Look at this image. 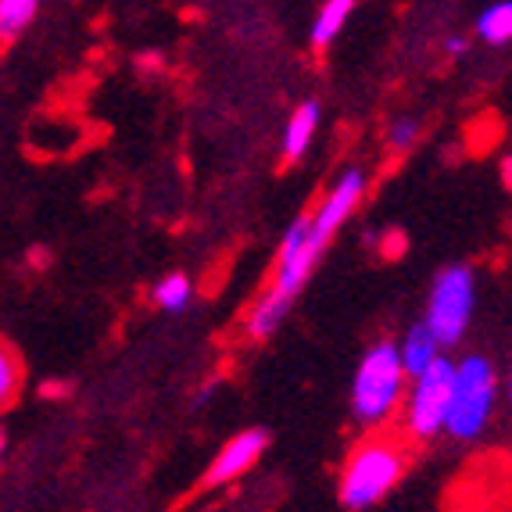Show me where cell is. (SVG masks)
<instances>
[{
	"label": "cell",
	"mask_w": 512,
	"mask_h": 512,
	"mask_svg": "<svg viewBox=\"0 0 512 512\" xmlns=\"http://www.w3.org/2000/svg\"><path fill=\"white\" fill-rule=\"evenodd\" d=\"M405 473V452L391 441H369L348 459L341 480V502L348 509H369L391 491Z\"/></svg>",
	"instance_id": "obj_1"
},
{
	"label": "cell",
	"mask_w": 512,
	"mask_h": 512,
	"mask_svg": "<svg viewBox=\"0 0 512 512\" xmlns=\"http://www.w3.org/2000/svg\"><path fill=\"white\" fill-rule=\"evenodd\" d=\"M495 405V373L487 366V359L470 355L455 366L452 376V398H448V412H444V427L459 441H470L484 430L487 416Z\"/></svg>",
	"instance_id": "obj_2"
},
{
	"label": "cell",
	"mask_w": 512,
	"mask_h": 512,
	"mask_svg": "<svg viewBox=\"0 0 512 512\" xmlns=\"http://www.w3.org/2000/svg\"><path fill=\"white\" fill-rule=\"evenodd\" d=\"M405 384V369L398 359V348L394 344H376L362 359L359 373H355V387H351V405H355V416L376 423L384 419L387 412L398 405Z\"/></svg>",
	"instance_id": "obj_3"
},
{
	"label": "cell",
	"mask_w": 512,
	"mask_h": 512,
	"mask_svg": "<svg viewBox=\"0 0 512 512\" xmlns=\"http://www.w3.org/2000/svg\"><path fill=\"white\" fill-rule=\"evenodd\" d=\"M473 312V273L466 265H452L434 280L430 294L427 330L434 333L437 344H455L466 333Z\"/></svg>",
	"instance_id": "obj_4"
},
{
	"label": "cell",
	"mask_w": 512,
	"mask_h": 512,
	"mask_svg": "<svg viewBox=\"0 0 512 512\" xmlns=\"http://www.w3.org/2000/svg\"><path fill=\"white\" fill-rule=\"evenodd\" d=\"M452 376L455 366L437 355L423 373L416 376V391L409 402V427L416 437H434L444 427V412L452 398Z\"/></svg>",
	"instance_id": "obj_5"
},
{
	"label": "cell",
	"mask_w": 512,
	"mask_h": 512,
	"mask_svg": "<svg viewBox=\"0 0 512 512\" xmlns=\"http://www.w3.org/2000/svg\"><path fill=\"white\" fill-rule=\"evenodd\" d=\"M319 251H323V248L308 240V219L294 222L291 233H287V244H283L280 276H276V287H273V291H280V294H287V298H294V294L301 291L305 276L312 273V265H316Z\"/></svg>",
	"instance_id": "obj_6"
},
{
	"label": "cell",
	"mask_w": 512,
	"mask_h": 512,
	"mask_svg": "<svg viewBox=\"0 0 512 512\" xmlns=\"http://www.w3.org/2000/svg\"><path fill=\"white\" fill-rule=\"evenodd\" d=\"M362 187H366L362 172H348V176H344V180L337 183V190H333V194L323 201V208H319L316 219H308V240H312V244L326 248V240H330L333 233H337V226H341V222L348 219L351 208L359 205Z\"/></svg>",
	"instance_id": "obj_7"
},
{
	"label": "cell",
	"mask_w": 512,
	"mask_h": 512,
	"mask_svg": "<svg viewBox=\"0 0 512 512\" xmlns=\"http://www.w3.org/2000/svg\"><path fill=\"white\" fill-rule=\"evenodd\" d=\"M262 452H265V434H262V430H248V434L233 437V441L219 452V459L212 462V470L205 473V487L233 484V480L244 477V473L255 466Z\"/></svg>",
	"instance_id": "obj_8"
},
{
	"label": "cell",
	"mask_w": 512,
	"mask_h": 512,
	"mask_svg": "<svg viewBox=\"0 0 512 512\" xmlns=\"http://www.w3.org/2000/svg\"><path fill=\"white\" fill-rule=\"evenodd\" d=\"M437 348L441 344L434 341V333L427 330V323L416 326V330H409V337H405V344L398 348V359H402V369L412 376H419L423 369L430 366V362L437 359Z\"/></svg>",
	"instance_id": "obj_9"
},
{
	"label": "cell",
	"mask_w": 512,
	"mask_h": 512,
	"mask_svg": "<svg viewBox=\"0 0 512 512\" xmlns=\"http://www.w3.org/2000/svg\"><path fill=\"white\" fill-rule=\"evenodd\" d=\"M316 122H319V104H301L298 111L291 115V126H287V137H283V154L287 158H301L308 147V140H312V133H316Z\"/></svg>",
	"instance_id": "obj_10"
},
{
	"label": "cell",
	"mask_w": 512,
	"mask_h": 512,
	"mask_svg": "<svg viewBox=\"0 0 512 512\" xmlns=\"http://www.w3.org/2000/svg\"><path fill=\"white\" fill-rule=\"evenodd\" d=\"M291 301L294 298H287V294H280V291L265 294V298L255 305V312H251V337H269V333L283 323V316H287Z\"/></svg>",
	"instance_id": "obj_11"
},
{
	"label": "cell",
	"mask_w": 512,
	"mask_h": 512,
	"mask_svg": "<svg viewBox=\"0 0 512 512\" xmlns=\"http://www.w3.org/2000/svg\"><path fill=\"white\" fill-rule=\"evenodd\" d=\"M351 8H355V0H326L323 8H319L316 26H312V40H316V47H323V43H330L333 36L341 33V26L348 22Z\"/></svg>",
	"instance_id": "obj_12"
},
{
	"label": "cell",
	"mask_w": 512,
	"mask_h": 512,
	"mask_svg": "<svg viewBox=\"0 0 512 512\" xmlns=\"http://www.w3.org/2000/svg\"><path fill=\"white\" fill-rule=\"evenodd\" d=\"M36 4L40 0H0V36L8 40V36L22 33L29 26V18L36 15Z\"/></svg>",
	"instance_id": "obj_13"
},
{
	"label": "cell",
	"mask_w": 512,
	"mask_h": 512,
	"mask_svg": "<svg viewBox=\"0 0 512 512\" xmlns=\"http://www.w3.org/2000/svg\"><path fill=\"white\" fill-rule=\"evenodd\" d=\"M480 36L487 43H505L512 36V8L509 4H495V8H487L477 22Z\"/></svg>",
	"instance_id": "obj_14"
},
{
	"label": "cell",
	"mask_w": 512,
	"mask_h": 512,
	"mask_svg": "<svg viewBox=\"0 0 512 512\" xmlns=\"http://www.w3.org/2000/svg\"><path fill=\"white\" fill-rule=\"evenodd\" d=\"M154 301L162 308H169V312H180V308H187L190 301V280L183 273H172L165 276L158 287H154Z\"/></svg>",
	"instance_id": "obj_15"
},
{
	"label": "cell",
	"mask_w": 512,
	"mask_h": 512,
	"mask_svg": "<svg viewBox=\"0 0 512 512\" xmlns=\"http://www.w3.org/2000/svg\"><path fill=\"white\" fill-rule=\"evenodd\" d=\"M18 391V359L11 355L8 344H0V409L15 398Z\"/></svg>",
	"instance_id": "obj_16"
},
{
	"label": "cell",
	"mask_w": 512,
	"mask_h": 512,
	"mask_svg": "<svg viewBox=\"0 0 512 512\" xmlns=\"http://www.w3.org/2000/svg\"><path fill=\"white\" fill-rule=\"evenodd\" d=\"M412 137H416V126H412V122H398V126H394V133H391V144L402 151V147L412 144Z\"/></svg>",
	"instance_id": "obj_17"
},
{
	"label": "cell",
	"mask_w": 512,
	"mask_h": 512,
	"mask_svg": "<svg viewBox=\"0 0 512 512\" xmlns=\"http://www.w3.org/2000/svg\"><path fill=\"white\" fill-rule=\"evenodd\" d=\"M405 248V237L402 233H391V244H387V255H402Z\"/></svg>",
	"instance_id": "obj_18"
},
{
	"label": "cell",
	"mask_w": 512,
	"mask_h": 512,
	"mask_svg": "<svg viewBox=\"0 0 512 512\" xmlns=\"http://www.w3.org/2000/svg\"><path fill=\"white\" fill-rule=\"evenodd\" d=\"M43 394H47V398H58V394H69V387L65 384H43Z\"/></svg>",
	"instance_id": "obj_19"
},
{
	"label": "cell",
	"mask_w": 512,
	"mask_h": 512,
	"mask_svg": "<svg viewBox=\"0 0 512 512\" xmlns=\"http://www.w3.org/2000/svg\"><path fill=\"white\" fill-rule=\"evenodd\" d=\"M466 51V40H448V54H462Z\"/></svg>",
	"instance_id": "obj_20"
},
{
	"label": "cell",
	"mask_w": 512,
	"mask_h": 512,
	"mask_svg": "<svg viewBox=\"0 0 512 512\" xmlns=\"http://www.w3.org/2000/svg\"><path fill=\"white\" fill-rule=\"evenodd\" d=\"M0 455H4V434H0Z\"/></svg>",
	"instance_id": "obj_21"
}]
</instances>
